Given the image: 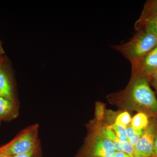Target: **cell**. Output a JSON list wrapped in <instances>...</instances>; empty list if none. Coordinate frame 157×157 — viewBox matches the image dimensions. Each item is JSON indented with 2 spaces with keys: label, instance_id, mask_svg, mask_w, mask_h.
Returning a JSON list of instances; mask_svg holds the SVG:
<instances>
[{
  "label": "cell",
  "instance_id": "7402d4cb",
  "mask_svg": "<svg viewBox=\"0 0 157 157\" xmlns=\"http://www.w3.org/2000/svg\"><path fill=\"white\" fill-rule=\"evenodd\" d=\"M1 122H2V121H0V125H1Z\"/></svg>",
  "mask_w": 157,
  "mask_h": 157
},
{
  "label": "cell",
  "instance_id": "7a4b0ae2",
  "mask_svg": "<svg viewBox=\"0 0 157 157\" xmlns=\"http://www.w3.org/2000/svg\"><path fill=\"white\" fill-rule=\"evenodd\" d=\"M157 45V35L140 30L136 31L134 36L129 41L111 45V47L121 53L132 65L142 59Z\"/></svg>",
  "mask_w": 157,
  "mask_h": 157
},
{
  "label": "cell",
  "instance_id": "9a60e30c",
  "mask_svg": "<svg viewBox=\"0 0 157 157\" xmlns=\"http://www.w3.org/2000/svg\"><path fill=\"white\" fill-rule=\"evenodd\" d=\"M150 84L154 88L155 90V94L157 98V70L151 77L149 79Z\"/></svg>",
  "mask_w": 157,
  "mask_h": 157
},
{
  "label": "cell",
  "instance_id": "52a82bcc",
  "mask_svg": "<svg viewBox=\"0 0 157 157\" xmlns=\"http://www.w3.org/2000/svg\"><path fill=\"white\" fill-rule=\"evenodd\" d=\"M132 76L149 79L157 70V45L139 61L131 65Z\"/></svg>",
  "mask_w": 157,
  "mask_h": 157
},
{
  "label": "cell",
  "instance_id": "44dd1931",
  "mask_svg": "<svg viewBox=\"0 0 157 157\" xmlns=\"http://www.w3.org/2000/svg\"><path fill=\"white\" fill-rule=\"evenodd\" d=\"M148 157H157L155 156H154L153 155H152L151 156Z\"/></svg>",
  "mask_w": 157,
  "mask_h": 157
},
{
  "label": "cell",
  "instance_id": "7c38bea8",
  "mask_svg": "<svg viewBox=\"0 0 157 157\" xmlns=\"http://www.w3.org/2000/svg\"><path fill=\"white\" fill-rule=\"evenodd\" d=\"M132 119L130 113L128 111H118L114 121V124L122 126L126 128L131 124Z\"/></svg>",
  "mask_w": 157,
  "mask_h": 157
},
{
  "label": "cell",
  "instance_id": "d6986e66",
  "mask_svg": "<svg viewBox=\"0 0 157 157\" xmlns=\"http://www.w3.org/2000/svg\"><path fill=\"white\" fill-rule=\"evenodd\" d=\"M4 62V58H3L2 56H0V67H1V66H2Z\"/></svg>",
  "mask_w": 157,
  "mask_h": 157
},
{
  "label": "cell",
  "instance_id": "6da1fadb",
  "mask_svg": "<svg viewBox=\"0 0 157 157\" xmlns=\"http://www.w3.org/2000/svg\"><path fill=\"white\" fill-rule=\"evenodd\" d=\"M107 101L120 110L136 111L157 119V98L150 86L148 79L141 76H131L123 90L107 96Z\"/></svg>",
  "mask_w": 157,
  "mask_h": 157
},
{
  "label": "cell",
  "instance_id": "4fadbf2b",
  "mask_svg": "<svg viewBox=\"0 0 157 157\" xmlns=\"http://www.w3.org/2000/svg\"><path fill=\"white\" fill-rule=\"evenodd\" d=\"M117 138L122 142H128L126 135V128L121 125H110Z\"/></svg>",
  "mask_w": 157,
  "mask_h": 157
},
{
  "label": "cell",
  "instance_id": "8992f818",
  "mask_svg": "<svg viewBox=\"0 0 157 157\" xmlns=\"http://www.w3.org/2000/svg\"><path fill=\"white\" fill-rule=\"evenodd\" d=\"M135 31L144 30L157 36V0L147 1L135 24Z\"/></svg>",
  "mask_w": 157,
  "mask_h": 157
},
{
  "label": "cell",
  "instance_id": "3957f363",
  "mask_svg": "<svg viewBox=\"0 0 157 157\" xmlns=\"http://www.w3.org/2000/svg\"><path fill=\"white\" fill-rule=\"evenodd\" d=\"M39 125H31L20 132L9 143L1 148L4 157H9L28 153L41 146L39 139Z\"/></svg>",
  "mask_w": 157,
  "mask_h": 157
},
{
  "label": "cell",
  "instance_id": "8fae6325",
  "mask_svg": "<svg viewBox=\"0 0 157 157\" xmlns=\"http://www.w3.org/2000/svg\"><path fill=\"white\" fill-rule=\"evenodd\" d=\"M144 130H137L133 128L131 125H129L126 128V135L128 142L132 145L133 147H135L136 144L143 134Z\"/></svg>",
  "mask_w": 157,
  "mask_h": 157
},
{
  "label": "cell",
  "instance_id": "5b68a950",
  "mask_svg": "<svg viewBox=\"0 0 157 157\" xmlns=\"http://www.w3.org/2000/svg\"><path fill=\"white\" fill-rule=\"evenodd\" d=\"M157 128V119L150 118L148 126L144 129L134 147L135 157H148L152 155Z\"/></svg>",
  "mask_w": 157,
  "mask_h": 157
},
{
  "label": "cell",
  "instance_id": "e0dca14e",
  "mask_svg": "<svg viewBox=\"0 0 157 157\" xmlns=\"http://www.w3.org/2000/svg\"><path fill=\"white\" fill-rule=\"evenodd\" d=\"M153 155L157 157V128L155 136L154 143L153 152Z\"/></svg>",
  "mask_w": 157,
  "mask_h": 157
},
{
  "label": "cell",
  "instance_id": "9c48e42d",
  "mask_svg": "<svg viewBox=\"0 0 157 157\" xmlns=\"http://www.w3.org/2000/svg\"><path fill=\"white\" fill-rule=\"evenodd\" d=\"M0 97L6 98L17 105L11 78L2 66L0 67Z\"/></svg>",
  "mask_w": 157,
  "mask_h": 157
},
{
  "label": "cell",
  "instance_id": "ba28073f",
  "mask_svg": "<svg viewBox=\"0 0 157 157\" xmlns=\"http://www.w3.org/2000/svg\"><path fill=\"white\" fill-rule=\"evenodd\" d=\"M19 115L18 107L6 98L0 97V121H11L17 118Z\"/></svg>",
  "mask_w": 157,
  "mask_h": 157
},
{
  "label": "cell",
  "instance_id": "ffe728a7",
  "mask_svg": "<svg viewBox=\"0 0 157 157\" xmlns=\"http://www.w3.org/2000/svg\"><path fill=\"white\" fill-rule=\"evenodd\" d=\"M0 157H4L3 155L2 154V152H1V148L0 147Z\"/></svg>",
  "mask_w": 157,
  "mask_h": 157
},
{
  "label": "cell",
  "instance_id": "5bb4252c",
  "mask_svg": "<svg viewBox=\"0 0 157 157\" xmlns=\"http://www.w3.org/2000/svg\"><path fill=\"white\" fill-rule=\"evenodd\" d=\"M9 157H42V145L28 153Z\"/></svg>",
  "mask_w": 157,
  "mask_h": 157
},
{
  "label": "cell",
  "instance_id": "2e32d148",
  "mask_svg": "<svg viewBox=\"0 0 157 157\" xmlns=\"http://www.w3.org/2000/svg\"><path fill=\"white\" fill-rule=\"evenodd\" d=\"M112 157H133L132 156L124 152L116 151Z\"/></svg>",
  "mask_w": 157,
  "mask_h": 157
},
{
  "label": "cell",
  "instance_id": "277c9868",
  "mask_svg": "<svg viewBox=\"0 0 157 157\" xmlns=\"http://www.w3.org/2000/svg\"><path fill=\"white\" fill-rule=\"evenodd\" d=\"M87 135L75 157H112L117 151L112 142L86 125Z\"/></svg>",
  "mask_w": 157,
  "mask_h": 157
},
{
  "label": "cell",
  "instance_id": "ac0fdd59",
  "mask_svg": "<svg viewBox=\"0 0 157 157\" xmlns=\"http://www.w3.org/2000/svg\"><path fill=\"white\" fill-rule=\"evenodd\" d=\"M5 53V51H4L2 45V42L0 41V56H2Z\"/></svg>",
  "mask_w": 157,
  "mask_h": 157
},
{
  "label": "cell",
  "instance_id": "603a6c76",
  "mask_svg": "<svg viewBox=\"0 0 157 157\" xmlns=\"http://www.w3.org/2000/svg\"></svg>",
  "mask_w": 157,
  "mask_h": 157
},
{
  "label": "cell",
  "instance_id": "30bf717a",
  "mask_svg": "<svg viewBox=\"0 0 157 157\" xmlns=\"http://www.w3.org/2000/svg\"><path fill=\"white\" fill-rule=\"evenodd\" d=\"M150 118L142 113H138L131 121V126L135 129L144 130L148 126Z\"/></svg>",
  "mask_w": 157,
  "mask_h": 157
}]
</instances>
